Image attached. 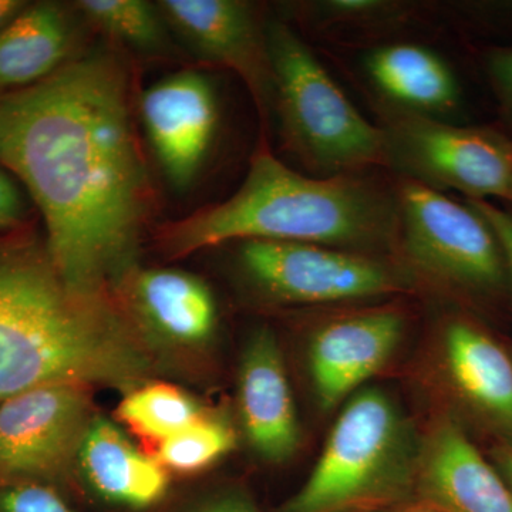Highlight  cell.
Masks as SVG:
<instances>
[{
    "label": "cell",
    "instance_id": "obj_10",
    "mask_svg": "<svg viewBox=\"0 0 512 512\" xmlns=\"http://www.w3.org/2000/svg\"><path fill=\"white\" fill-rule=\"evenodd\" d=\"M404 329L403 313L392 306L346 312L320 323L308 352L320 409H336L379 373L399 348Z\"/></svg>",
    "mask_w": 512,
    "mask_h": 512
},
{
    "label": "cell",
    "instance_id": "obj_18",
    "mask_svg": "<svg viewBox=\"0 0 512 512\" xmlns=\"http://www.w3.org/2000/svg\"><path fill=\"white\" fill-rule=\"evenodd\" d=\"M77 30L72 13L56 2L26 6L0 32V94L25 89L73 59Z\"/></svg>",
    "mask_w": 512,
    "mask_h": 512
},
{
    "label": "cell",
    "instance_id": "obj_5",
    "mask_svg": "<svg viewBox=\"0 0 512 512\" xmlns=\"http://www.w3.org/2000/svg\"><path fill=\"white\" fill-rule=\"evenodd\" d=\"M266 36L272 99L298 160L320 178L384 165L382 128L355 109L311 49L285 23L269 25Z\"/></svg>",
    "mask_w": 512,
    "mask_h": 512
},
{
    "label": "cell",
    "instance_id": "obj_7",
    "mask_svg": "<svg viewBox=\"0 0 512 512\" xmlns=\"http://www.w3.org/2000/svg\"><path fill=\"white\" fill-rule=\"evenodd\" d=\"M384 165L431 190H456L470 200L512 201V143L483 128L397 110L382 127Z\"/></svg>",
    "mask_w": 512,
    "mask_h": 512
},
{
    "label": "cell",
    "instance_id": "obj_27",
    "mask_svg": "<svg viewBox=\"0 0 512 512\" xmlns=\"http://www.w3.org/2000/svg\"><path fill=\"white\" fill-rule=\"evenodd\" d=\"M468 204L483 215L484 220L493 228L501 247H503L508 272H510L512 295V214L495 207L494 204H490L488 201L468 200Z\"/></svg>",
    "mask_w": 512,
    "mask_h": 512
},
{
    "label": "cell",
    "instance_id": "obj_23",
    "mask_svg": "<svg viewBox=\"0 0 512 512\" xmlns=\"http://www.w3.org/2000/svg\"><path fill=\"white\" fill-rule=\"evenodd\" d=\"M0 512H84V510L59 485L0 483Z\"/></svg>",
    "mask_w": 512,
    "mask_h": 512
},
{
    "label": "cell",
    "instance_id": "obj_14",
    "mask_svg": "<svg viewBox=\"0 0 512 512\" xmlns=\"http://www.w3.org/2000/svg\"><path fill=\"white\" fill-rule=\"evenodd\" d=\"M116 296L153 349L202 348L214 338L217 302L195 275L177 269L137 268Z\"/></svg>",
    "mask_w": 512,
    "mask_h": 512
},
{
    "label": "cell",
    "instance_id": "obj_29",
    "mask_svg": "<svg viewBox=\"0 0 512 512\" xmlns=\"http://www.w3.org/2000/svg\"><path fill=\"white\" fill-rule=\"evenodd\" d=\"M490 460L512 491V444L495 443L491 448Z\"/></svg>",
    "mask_w": 512,
    "mask_h": 512
},
{
    "label": "cell",
    "instance_id": "obj_1",
    "mask_svg": "<svg viewBox=\"0 0 512 512\" xmlns=\"http://www.w3.org/2000/svg\"><path fill=\"white\" fill-rule=\"evenodd\" d=\"M0 164L42 212L46 249L64 281L116 296L137 269L153 210L123 59L90 52L0 94Z\"/></svg>",
    "mask_w": 512,
    "mask_h": 512
},
{
    "label": "cell",
    "instance_id": "obj_6",
    "mask_svg": "<svg viewBox=\"0 0 512 512\" xmlns=\"http://www.w3.org/2000/svg\"><path fill=\"white\" fill-rule=\"evenodd\" d=\"M399 248L412 274L471 299L511 291L507 259L497 235L480 212L400 178Z\"/></svg>",
    "mask_w": 512,
    "mask_h": 512
},
{
    "label": "cell",
    "instance_id": "obj_25",
    "mask_svg": "<svg viewBox=\"0 0 512 512\" xmlns=\"http://www.w3.org/2000/svg\"><path fill=\"white\" fill-rule=\"evenodd\" d=\"M320 10V18L338 20V22H357V20H380L390 18L397 12V6L390 3L372 2V0H335V2H322L316 6Z\"/></svg>",
    "mask_w": 512,
    "mask_h": 512
},
{
    "label": "cell",
    "instance_id": "obj_2",
    "mask_svg": "<svg viewBox=\"0 0 512 512\" xmlns=\"http://www.w3.org/2000/svg\"><path fill=\"white\" fill-rule=\"evenodd\" d=\"M158 360L117 296L67 284L36 239L0 241V402L49 384L128 393Z\"/></svg>",
    "mask_w": 512,
    "mask_h": 512
},
{
    "label": "cell",
    "instance_id": "obj_21",
    "mask_svg": "<svg viewBox=\"0 0 512 512\" xmlns=\"http://www.w3.org/2000/svg\"><path fill=\"white\" fill-rule=\"evenodd\" d=\"M235 444L237 434L227 420L205 416L161 441L154 458L167 471L197 473L231 453Z\"/></svg>",
    "mask_w": 512,
    "mask_h": 512
},
{
    "label": "cell",
    "instance_id": "obj_31",
    "mask_svg": "<svg viewBox=\"0 0 512 512\" xmlns=\"http://www.w3.org/2000/svg\"><path fill=\"white\" fill-rule=\"evenodd\" d=\"M379 512H439L431 508L430 505L421 503L419 500L410 501V503L397 505V507L389 508Z\"/></svg>",
    "mask_w": 512,
    "mask_h": 512
},
{
    "label": "cell",
    "instance_id": "obj_32",
    "mask_svg": "<svg viewBox=\"0 0 512 512\" xmlns=\"http://www.w3.org/2000/svg\"><path fill=\"white\" fill-rule=\"evenodd\" d=\"M512 202V201H511Z\"/></svg>",
    "mask_w": 512,
    "mask_h": 512
},
{
    "label": "cell",
    "instance_id": "obj_26",
    "mask_svg": "<svg viewBox=\"0 0 512 512\" xmlns=\"http://www.w3.org/2000/svg\"><path fill=\"white\" fill-rule=\"evenodd\" d=\"M28 217V202L22 191L0 168V231L19 228Z\"/></svg>",
    "mask_w": 512,
    "mask_h": 512
},
{
    "label": "cell",
    "instance_id": "obj_13",
    "mask_svg": "<svg viewBox=\"0 0 512 512\" xmlns=\"http://www.w3.org/2000/svg\"><path fill=\"white\" fill-rule=\"evenodd\" d=\"M416 497L439 512H512V491L453 419L420 441Z\"/></svg>",
    "mask_w": 512,
    "mask_h": 512
},
{
    "label": "cell",
    "instance_id": "obj_11",
    "mask_svg": "<svg viewBox=\"0 0 512 512\" xmlns=\"http://www.w3.org/2000/svg\"><path fill=\"white\" fill-rule=\"evenodd\" d=\"M140 111L164 174L175 187H188L217 133L220 116L214 86L201 73H175L143 94Z\"/></svg>",
    "mask_w": 512,
    "mask_h": 512
},
{
    "label": "cell",
    "instance_id": "obj_19",
    "mask_svg": "<svg viewBox=\"0 0 512 512\" xmlns=\"http://www.w3.org/2000/svg\"><path fill=\"white\" fill-rule=\"evenodd\" d=\"M377 89L399 110L434 117L458 103L456 77L436 53L416 45H389L366 57Z\"/></svg>",
    "mask_w": 512,
    "mask_h": 512
},
{
    "label": "cell",
    "instance_id": "obj_28",
    "mask_svg": "<svg viewBox=\"0 0 512 512\" xmlns=\"http://www.w3.org/2000/svg\"><path fill=\"white\" fill-rule=\"evenodd\" d=\"M488 69L498 97L512 121V47L491 53Z\"/></svg>",
    "mask_w": 512,
    "mask_h": 512
},
{
    "label": "cell",
    "instance_id": "obj_20",
    "mask_svg": "<svg viewBox=\"0 0 512 512\" xmlns=\"http://www.w3.org/2000/svg\"><path fill=\"white\" fill-rule=\"evenodd\" d=\"M117 414L140 436L158 444L207 416L190 394L158 382L144 383L128 392Z\"/></svg>",
    "mask_w": 512,
    "mask_h": 512
},
{
    "label": "cell",
    "instance_id": "obj_16",
    "mask_svg": "<svg viewBox=\"0 0 512 512\" xmlns=\"http://www.w3.org/2000/svg\"><path fill=\"white\" fill-rule=\"evenodd\" d=\"M238 406L249 446L269 463H284L301 447L302 433L281 349L274 333H252L241 357Z\"/></svg>",
    "mask_w": 512,
    "mask_h": 512
},
{
    "label": "cell",
    "instance_id": "obj_9",
    "mask_svg": "<svg viewBox=\"0 0 512 512\" xmlns=\"http://www.w3.org/2000/svg\"><path fill=\"white\" fill-rule=\"evenodd\" d=\"M89 389L49 384L0 402V483L62 487L93 417Z\"/></svg>",
    "mask_w": 512,
    "mask_h": 512
},
{
    "label": "cell",
    "instance_id": "obj_3",
    "mask_svg": "<svg viewBox=\"0 0 512 512\" xmlns=\"http://www.w3.org/2000/svg\"><path fill=\"white\" fill-rule=\"evenodd\" d=\"M305 242L370 254L399 245L396 192L363 174L308 177L259 147L228 200L158 229L161 251L183 258L232 241Z\"/></svg>",
    "mask_w": 512,
    "mask_h": 512
},
{
    "label": "cell",
    "instance_id": "obj_15",
    "mask_svg": "<svg viewBox=\"0 0 512 512\" xmlns=\"http://www.w3.org/2000/svg\"><path fill=\"white\" fill-rule=\"evenodd\" d=\"M447 382L495 443L512 444V357L477 323L448 320L441 338Z\"/></svg>",
    "mask_w": 512,
    "mask_h": 512
},
{
    "label": "cell",
    "instance_id": "obj_22",
    "mask_svg": "<svg viewBox=\"0 0 512 512\" xmlns=\"http://www.w3.org/2000/svg\"><path fill=\"white\" fill-rule=\"evenodd\" d=\"M76 9L111 39L151 52L164 45L158 9L144 0H80Z\"/></svg>",
    "mask_w": 512,
    "mask_h": 512
},
{
    "label": "cell",
    "instance_id": "obj_17",
    "mask_svg": "<svg viewBox=\"0 0 512 512\" xmlns=\"http://www.w3.org/2000/svg\"><path fill=\"white\" fill-rule=\"evenodd\" d=\"M84 485L114 510L146 512L158 507L170 488L168 471L138 451L123 431L103 416H94L84 434L76 467Z\"/></svg>",
    "mask_w": 512,
    "mask_h": 512
},
{
    "label": "cell",
    "instance_id": "obj_30",
    "mask_svg": "<svg viewBox=\"0 0 512 512\" xmlns=\"http://www.w3.org/2000/svg\"><path fill=\"white\" fill-rule=\"evenodd\" d=\"M28 5L23 0H0V32Z\"/></svg>",
    "mask_w": 512,
    "mask_h": 512
},
{
    "label": "cell",
    "instance_id": "obj_4",
    "mask_svg": "<svg viewBox=\"0 0 512 512\" xmlns=\"http://www.w3.org/2000/svg\"><path fill=\"white\" fill-rule=\"evenodd\" d=\"M420 441L386 393L362 390L343 407L311 476L278 512H379L417 500Z\"/></svg>",
    "mask_w": 512,
    "mask_h": 512
},
{
    "label": "cell",
    "instance_id": "obj_12",
    "mask_svg": "<svg viewBox=\"0 0 512 512\" xmlns=\"http://www.w3.org/2000/svg\"><path fill=\"white\" fill-rule=\"evenodd\" d=\"M158 10L198 55L237 72L265 116L272 97L268 36L249 3L163 0Z\"/></svg>",
    "mask_w": 512,
    "mask_h": 512
},
{
    "label": "cell",
    "instance_id": "obj_24",
    "mask_svg": "<svg viewBox=\"0 0 512 512\" xmlns=\"http://www.w3.org/2000/svg\"><path fill=\"white\" fill-rule=\"evenodd\" d=\"M175 512H262L244 488L227 487L210 491L188 501Z\"/></svg>",
    "mask_w": 512,
    "mask_h": 512
},
{
    "label": "cell",
    "instance_id": "obj_8",
    "mask_svg": "<svg viewBox=\"0 0 512 512\" xmlns=\"http://www.w3.org/2000/svg\"><path fill=\"white\" fill-rule=\"evenodd\" d=\"M238 264L266 298L293 305L379 298L410 285L406 271L376 255L305 242L242 241Z\"/></svg>",
    "mask_w": 512,
    "mask_h": 512
}]
</instances>
